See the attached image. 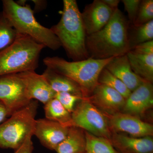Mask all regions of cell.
<instances>
[{
	"mask_svg": "<svg viewBox=\"0 0 153 153\" xmlns=\"http://www.w3.org/2000/svg\"><path fill=\"white\" fill-rule=\"evenodd\" d=\"M106 116L112 133H124L135 137H152V125L138 117L122 112Z\"/></svg>",
	"mask_w": 153,
	"mask_h": 153,
	"instance_id": "obj_9",
	"label": "cell"
},
{
	"mask_svg": "<svg viewBox=\"0 0 153 153\" xmlns=\"http://www.w3.org/2000/svg\"><path fill=\"white\" fill-rule=\"evenodd\" d=\"M11 116L10 113L7 107L0 101V125L5 121Z\"/></svg>",
	"mask_w": 153,
	"mask_h": 153,
	"instance_id": "obj_30",
	"label": "cell"
},
{
	"mask_svg": "<svg viewBox=\"0 0 153 153\" xmlns=\"http://www.w3.org/2000/svg\"><path fill=\"white\" fill-rule=\"evenodd\" d=\"M131 51L143 54H153V40L137 45Z\"/></svg>",
	"mask_w": 153,
	"mask_h": 153,
	"instance_id": "obj_28",
	"label": "cell"
},
{
	"mask_svg": "<svg viewBox=\"0 0 153 153\" xmlns=\"http://www.w3.org/2000/svg\"><path fill=\"white\" fill-rule=\"evenodd\" d=\"M86 98L105 115L122 112L126 102L124 97L116 91L99 83Z\"/></svg>",
	"mask_w": 153,
	"mask_h": 153,
	"instance_id": "obj_10",
	"label": "cell"
},
{
	"mask_svg": "<svg viewBox=\"0 0 153 153\" xmlns=\"http://www.w3.org/2000/svg\"><path fill=\"white\" fill-rule=\"evenodd\" d=\"M63 10L59 22L50 28L57 36L69 58L73 61L89 58L86 35L78 5L75 0H63Z\"/></svg>",
	"mask_w": 153,
	"mask_h": 153,
	"instance_id": "obj_2",
	"label": "cell"
},
{
	"mask_svg": "<svg viewBox=\"0 0 153 153\" xmlns=\"http://www.w3.org/2000/svg\"><path fill=\"white\" fill-rule=\"evenodd\" d=\"M153 20V0L141 1L136 18L133 25L137 27L145 25Z\"/></svg>",
	"mask_w": 153,
	"mask_h": 153,
	"instance_id": "obj_25",
	"label": "cell"
},
{
	"mask_svg": "<svg viewBox=\"0 0 153 153\" xmlns=\"http://www.w3.org/2000/svg\"><path fill=\"white\" fill-rule=\"evenodd\" d=\"M85 132L86 141L85 153H120L109 140Z\"/></svg>",
	"mask_w": 153,
	"mask_h": 153,
	"instance_id": "obj_22",
	"label": "cell"
},
{
	"mask_svg": "<svg viewBox=\"0 0 153 153\" xmlns=\"http://www.w3.org/2000/svg\"><path fill=\"white\" fill-rule=\"evenodd\" d=\"M25 81L26 91L30 100H36L46 104L55 97L56 92L50 86L43 74L35 71L19 73Z\"/></svg>",
	"mask_w": 153,
	"mask_h": 153,
	"instance_id": "obj_14",
	"label": "cell"
},
{
	"mask_svg": "<svg viewBox=\"0 0 153 153\" xmlns=\"http://www.w3.org/2000/svg\"><path fill=\"white\" fill-rule=\"evenodd\" d=\"M3 13L17 33L26 35L53 50L61 46L60 40L51 29L36 20L30 5H22L13 0H3Z\"/></svg>",
	"mask_w": 153,
	"mask_h": 153,
	"instance_id": "obj_3",
	"label": "cell"
},
{
	"mask_svg": "<svg viewBox=\"0 0 153 153\" xmlns=\"http://www.w3.org/2000/svg\"><path fill=\"white\" fill-rule=\"evenodd\" d=\"M38 108V101L32 100L0 125V148L15 150L33 135Z\"/></svg>",
	"mask_w": 153,
	"mask_h": 153,
	"instance_id": "obj_6",
	"label": "cell"
},
{
	"mask_svg": "<svg viewBox=\"0 0 153 153\" xmlns=\"http://www.w3.org/2000/svg\"><path fill=\"white\" fill-rule=\"evenodd\" d=\"M72 126L95 136L110 140L112 132L105 114L86 98L79 101L71 113Z\"/></svg>",
	"mask_w": 153,
	"mask_h": 153,
	"instance_id": "obj_7",
	"label": "cell"
},
{
	"mask_svg": "<svg viewBox=\"0 0 153 153\" xmlns=\"http://www.w3.org/2000/svg\"><path fill=\"white\" fill-rule=\"evenodd\" d=\"M44 110L47 119L56 122L66 127H72L71 113L57 99L54 97L44 105Z\"/></svg>",
	"mask_w": 153,
	"mask_h": 153,
	"instance_id": "obj_20",
	"label": "cell"
},
{
	"mask_svg": "<svg viewBox=\"0 0 153 153\" xmlns=\"http://www.w3.org/2000/svg\"><path fill=\"white\" fill-rule=\"evenodd\" d=\"M101 1L106 5L114 10L118 8V6L120 1V0H101Z\"/></svg>",
	"mask_w": 153,
	"mask_h": 153,
	"instance_id": "obj_31",
	"label": "cell"
},
{
	"mask_svg": "<svg viewBox=\"0 0 153 153\" xmlns=\"http://www.w3.org/2000/svg\"><path fill=\"white\" fill-rule=\"evenodd\" d=\"M105 68L120 79L131 92L146 81L132 70L126 54L113 57Z\"/></svg>",
	"mask_w": 153,
	"mask_h": 153,
	"instance_id": "obj_16",
	"label": "cell"
},
{
	"mask_svg": "<svg viewBox=\"0 0 153 153\" xmlns=\"http://www.w3.org/2000/svg\"><path fill=\"white\" fill-rule=\"evenodd\" d=\"M140 0H123L125 10L128 14L129 20L130 25H133L139 9Z\"/></svg>",
	"mask_w": 153,
	"mask_h": 153,
	"instance_id": "obj_27",
	"label": "cell"
},
{
	"mask_svg": "<svg viewBox=\"0 0 153 153\" xmlns=\"http://www.w3.org/2000/svg\"><path fill=\"white\" fill-rule=\"evenodd\" d=\"M86 141L85 132L82 129L69 128L65 139L57 146V153H85Z\"/></svg>",
	"mask_w": 153,
	"mask_h": 153,
	"instance_id": "obj_18",
	"label": "cell"
},
{
	"mask_svg": "<svg viewBox=\"0 0 153 153\" xmlns=\"http://www.w3.org/2000/svg\"><path fill=\"white\" fill-rule=\"evenodd\" d=\"M109 140L120 153H153L152 137H135L112 133Z\"/></svg>",
	"mask_w": 153,
	"mask_h": 153,
	"instance_id": "obj_15",
	"label": "cell"
},
{
	"mask_svg": "<svg viewBox=\"0 0 153 153\" xmlns=\"http://www.w3.org/2000/svg\"><path fill=\"white\" fill-rule=\"evenodd\" d=\"M44 48L29 36L18 34L13 43L0 52V76L36 71Z\"/></svg>",
	"mask_w": 153,
	"mask_h": 153,
	"instance_id": "obj_5",
	"label": "cell"
},
{
	"mask_svg": "<svg viewBox=\"0 0 153 153\" xmlns=\"http://www.w3.org/2000/svg\"><path fill=\"white\" fill-rule=\"evenodd\" d=\"M112 58L96 59L89 57L71 62L54 56L46 57L43 61L47 68L76 82L81 88L84 98L90 96L98 84L100 72Z\"/></svg>",
	"mask_w": 153,
	"mask_h": 153,
	"instance_id": "obj_4",
	"label": "cell"
},
{
	"mask_svg": "<svg viewBox=\"0 0 153 153\" xmlns=\"http://www.w3.org/2000/svg\"><path fill=\"white\" fill-rule=\"evenodd\" d=\"M133 71L146 81L153 83V54H143L129 51L126 54Z\"/></svg>",
	"mask_w": 153,
	"mask_h": 153,
	"instance_id": "obj_19",
	"label": "cell"
},
{
	"mask_svg": "<svg viewBox=\"0 0 153 153\" xmlns=\"http://www.w3.org/2000/svg\"><path fill=\"white\" fill-rule=\"evenodd\" d=\"M128 20L118 8L107 24L96 33L86 36L89 58L106 59L124 55L130 51Z\"/></svg>",
	"mask_w": 153,
	"mask_h": 153,
	"instance_id": "obj_1",
	"label": "cell"
},
{
	"mask_svg": "<svg viewBox=\"0 0 153 153\" xmlns=\"http://www.w3.org/2000/svg\"><path fill=\"white\" fill-rule=\"evenodd\" d=\"M42 74L55 92H68L84 98L80 86L67 76L58 74L47 67Z\"/></svg>",
	"mask_w": 153,
	"mask_h": 153,
	"instance_id": "obj_17",
	"label": "cell"
},
{
	"mask_svg": "<svg viewBox=\"0 0 153 153\" xmlns=\"http://www.w3.org/2000/svg\"><path fill=\"white\" fill-rule=\"evenodd\" d=\"M128 33L130 51L139 44L152 41L153 20L139 27L130 24Z\"/></svg>",
	"mask_w": 153,
	"mask_h": 153,
	"instance_id": "obj_21",
	"label": "cell"
},
{
	"mask_svg": "<svg viewBox=\"0 0 153 153\" xmlns=\"http://www.w3.org/2000/svg\"><path fill=\"white\" fill-rule=\"evenodd\" d=\"M114 10L101 0H94L85 6L81 16L86 36L101 30L109 22Z\"/></svg>",
	"mask_w": 153,
	"mask_h": 153,
	"instance_id": "obj_11",
	"label": "cell"
},
{
	"mask_svg": "<svg viewBox=\"0 0 153 153\" xmlns=\"http://www.w3.org/2000/svg\"><path fill=\"white\" fill-rule=\"evenodd\" d=\"M33 135H30L27 138L25 142L19 148L15 150L14 153H33L34 147L33 141Z\"/></svg>",
	"mask_w": 153,
	"mask_h": 153,
	"instance_id": "obj_29",
	"label": "cell"
},
{
	"mask_svg": "<svg viewBox=\"0 0 153 153\" xmlns=\"http://www.w3.org/2000/svg\"><path fill=\"white\" fill-rule=\"evenodd\" d=\"M69 128L46 118L39 119L36 120L33 135L44 147L55 151L66 137Z\"/></svg>",
	"mask_w": 153,
	"mask_h": 153,
	"instance_id": "obj_12",
	"label": "cell"
},
{
	"mask_svg": "<svg viewBox=\"0 0 153 153\" xmlns=\"http://www.w3.org/2000/svg\"><path fill=\"white\" fill-rule=\"evenodd\" d=\"M98 82V83L109 86L116 91L126 100L131 93L130 90L120 79L111 74L105 67L100 74Z\"/></svg>",
	"mask_w": 153,
	"mask_h": 153,
	"instance_id": "obj_24",
	"label": "cell"
},
{
	"mask_svg": "<svg viewBox=\"0 0 153 153\" xmlns=\"http://www.w3.org/2000/svg\"><path fill=\"white\" fill-rule=\"evenodd\" d=\"M31 100L28 98L25 81L19 73L0 76V101L11 115L27 105Z\"/></svg>",
	"mask_w": 153,
	"mask_h": 153,
	"instance_id": "obj_8",
	"label": "cell"
},
{
	"mask_svg": "<svg viewBox=\"0 0 153 153\" xmlns=\"http://www.w3.org/2000/svg\"><path fill=\"white\" fill-rule=\"evenodd\" d=\"M153 105V83L145 81L131 91L126 100L122 112L139 117L152 108Z\"/></svg>",
	"mask_w": 153,
	"mask_h": 153,
	"instance_id": "obj_13",
	"label": "cell"
},
{
	"mask_svg": "<svg viewBox=\"0 0 153 153\" xmlns=\"http://www.w3.org/2000/svg\"><path fill=\"white\" fill-rule=\"evenodd\" d=\"M18 33L6 18L0 12V52L11 45L16 39Z\"/></svg>",
	"mask_w": 153,
	"mask_h": 153,
	"instance_id": "obj_23",
	"label": "cell"
},
{
	"mask_svg": "<svg viewBox=\"0 0 153 153\" xmlns=\"http://www.w3.org/2000/svg\"><path fill=\"white\" fill-rule=\"evenodd\" d=\"M55 98L71 114L75 108L76 102L80 101L83 98L79 96L68 92H56Z\"/></svg>",
	"mask_w": 153,
	"mask_h": 153,
	"instance_id": "obj_26",
	"label": "cell"
}]
</instances>
